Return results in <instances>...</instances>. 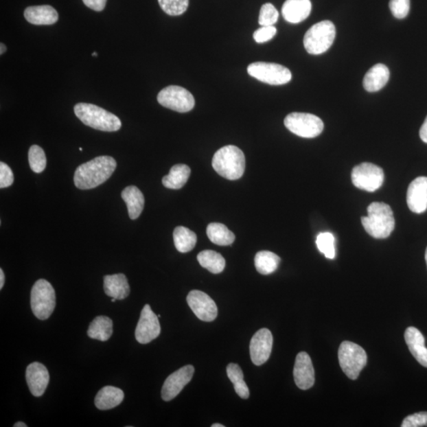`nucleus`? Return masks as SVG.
<instances>
[{
    "label": "nucleus",
    "mask_w": 427,
    "mask_h": 427,
    "mask_svg": "<svg viewBox=\"0 0 427 427\" xmlns=\"http://www.w3.org/2000/svg\"><path fill=\"white\" fill-rule=\"evenodd\" d=\"M198 262L203 268L209 270L213 274L222 273L226 267V260L220 253L213 250H205L197 256Z\"/></svg>",
    "instance_id": "nucleus-29"
},
{
    "label": "nucleus",
    "mask_w": 427,
    "mask_h": 427,
    "mask_svg": "<svg viewBox=\"0 0 427 427\" xmlns=\"http://www.w3.org/2000/svg\"><path fill=\"white\" fill-rule=\"evenodd\" d=\"M351 180L353 185L358 189L373 192L383 185L384 171L376 165L364 163L353 169Z\"/></svg>",
    "instance_id": "nucleus-11"
},
{
    "label": "nucleus",
    "mask_w": 427,
    "mask_h": 427,
    "mask_svg": "<svg viewBox=\"0 0 427 427\" xmlns=\"http://www.w3.org/2000/svg\"><path fill=\"white\" fill-rule=\"evenodd\" d=\"M194 372V367L192 365H187L170 374L166 378L163 389H161V398L165 401H170L174 399L191 382Z\"/></svg>",
    "instance_id": "nucleus-15"
},
{
    "label": "nucleus",
    "mask_w": 427,
    "mask_h": 427,
    "mask_svg": "<svg viewBox=\"0 0 427 427\" xmlns=\"http://www.w3.org/2000/svg\"><path fill=\"white\" fill-rule=\"evenodd\" d=\"M124 398V393L121 389L106 386L97 393L95 403L99 410L106 411L117 407L122 403Z\"/></svg>",
    "instance_id": "nucleus-25"
},
{
    "label": "nucleus",
    "mask_w": 427,
    "mask_h": 427,
    "mask_svg": "<svg viewBox=\"0 0 427 427\" xmlns=\"http://www.w3.org/2000/svg\"><path fill=\"white\" fill-rule=\"evenodd\" d=\"M29 163L34 173L40 174L46 168L47 159L44 150L38 145H33L29 150Z\"/></svg>",
    "instance_id": "nucleus-34"
},
{
    "label": "nucleus",
    "mask_w": 427,
    "mask_h": 427,
    "mask_svg": "<svg viewBox=\"0 0 427 427\" xmlns=\"http://www.w3.org/2000/svg\"><path fill=\"white\" fill-rule=\"evenodd\" d=\"M161 106L178 113H187L195 106L194 95L179 86H169L161 90L158 95Z\"/></svg>",
    "instance_id": "nucleus-10"
},
{
    "label": "nucleus",
    "mask_w": 427,
    "mask_h": 427,
    "mask_svg": "<svg viewBox=\"0 0 427 427\" xmlns=\"http://www.w3.org/2000/svg\"><path fill=\"white\" fill-rule=\"evenodd\" d=\"M336 27L331 21H322L307 31L304 36V46L312 55L325 54L330 49L336 38Z\"/></svg>",
    "instance_id": "nucleus-5"
},
{
    "label": "nucleus",
    "mask_w": 427,
    "mask_h": 427,
    "mask_svg": "<svg viewBox=\"0 0 427 427\" xmlns=\"http://www.w3.org/2000/svg\"><path fill=\"white\" fill-rule=\"evenodd\" d=\"M31 309L41 321L49 319L56 307V293L53 286L45 279L34 284L30 295Z\"/></svg>",
    "instance_id": "nucleus-6"
},
{
    "label": "nucleus",
    "mask_w": 427,
    "mask_h": 427,
    "mask_svg": "<svg viewBox=\"0 0 427 427\" xmlns=\"http://www.w3.org/2000/svg\"><path fill=\"white\" fill-rule=\"evenodd\" d=\"M191 174L189 166L178 164L171 168L170 174L164 176L163 184L170 189H180L187 183Z\"/></svg>",
    "instance_id": "nucleus-26"
},
{
    "label": "nucleus",
    "mask_w": 427,
    "mask_h": 427,
    "mask_svg": "<svg viewBox=\"0 0 427 427\" xmlns=\"http://www.w3.org/2000/svg\"><path fill=\"white\" fill-rule=\"evenodd\" d=\"M104 290L111 298L117 300L126 299L130 294V286L124 274L106 275L104 277Z\"/></svg>",
    "instance_id": "nucleus-22"
},
{
    "label": "nucleus",
    "mask_w": 427,
    "mask_h": 427,
    "mask_svg": "<svg viewBox=\"0 0 427 427\" xmlns=\"http://www.w3.org/2000/svg\"><path fill=\"white\" fill-rule=\"evenodd\" d=\"M249 75L269 85H284L292 79L290 71L274 62H256L249 65Z\"/></svg>",
    "instance_id": "nucleus-9"
},
{
    "label": "nucleus",
    "mask_w": 427,
    "mask_h": 427,
    "mask_svg": "<svg viewBox=\"0 0 427 427\" xmlns=\"http://www.w3.org/2000/svg\"><path fill=\"white\" fill-rule=\"evenodd\" d=\"M161 9L171 16H178L189 8V0H159Z\"/></svg>",
    "instance_id": "nucleus-35"
},
{
    "label": "nucleus",
    "mask_w": 427,
    "mask_h": 427,
    "mask_svg": "<svg viewBox=\"0 0 427 427\" xmlns=\"http://www.w3.org/2000/svg\"><path fill=\"white\" fill-rule=\"evenodd\" d=\"M116 168L115 159L111 156H99L77 168L75 185L82 190L95 189L111 178Z\"/></svg>",
    "instance_id": "nucleus-1"
},
{
    "label": "nucleus",
    "mask_w": 427,
    "mask_h": 427,
    "mask_svg": "<svg viewBox=\"0 0 427 427\" xmlns=\"http://www.w3.org/2000/svg\"><path fill=\"white\" fill-rule=\"evenodd\" d=\"M279 19L278 10L272 3H265L260 9L259 24L262 27H270L274 25Z\"/></svg>",
    "instance_id": "nucleus-36"
},
{
    "label": "nucleus",
    "mask_w": 427,
    "mask_h": 427,
    "mask_svg": "<svg viewBox=\"0 0 427 427\" xmlns=\"http://www.w3.org/2000/svg\"><path fill=\"white\" fill-rule=\"evenodd\" d=\"M187 303L200 320L211 322L216 319L217 305L211 297L203 291L196 290L190 291L187 296Z\"/></svg>",
    "instance_id": "nucleus-13"
},
{
    "label": "nucleus",
    "mask_w": 427,
    "mask_h": 427,
    "mask_svg": "<svg viewBox=\"0 0 427 427\" xmlns=\"http://www.w3.org/2000/svg\"><path fill=\"white\" fill-rule=\"evenodd\" d=\"M311 10L310 0H286L283 5L282 14L286 22L297 24L308 18Z\"/></svg>",
    "instance_id": "nucleus-19"
},
{
    "label": "nucleus",
    "mask_w": 427,
    "mask_h": 427,
    "mask_svg": "<svg viewBox=\"0 0 427 427\" xmlns=\"http://www.w3.org/2000/svg\"><path fill=\"white\" fill-rule=\"evenodd\" d=\"M273 336L268 329H262L255 333L250 341V357L254 365L262 366L266 362L272 353Z\"/></svg>",
    "instance_id": "nucleus-14"
},
{
    "label": "nucleus",
    "mask_w": 427,
    "mask_h": 427,
    "mask_svg": "<svg viewBox=\"0 0 427 427\" xmlns=\"http://www.w3.org/2000/svg\"><path fill=\"white\" fill-rule=\"evenodd\" d=\"M316 244L319 251L327 259L336 257V239L332 233H321L317 235Z\"/></svg>",
    "instance_id": "nucleus-33"
},
{
    "label": "nucleus",
    "mask_w": 427,
    "mask_h": 427,
    "mask_svg": "<svg viewBox=\"0 0 427 427\" xmlns=\"http://www.w3.org/2000/svg\"><path fill=\"white\" fill-rule=\"evenodd\" d=\"M92 56H97V54L96 53V51H95V53H93V54H92Z\"/></svg>",
    "instance_id": "nucleus-48"
},
{
    "label": "nucleus",
    "mask_w": 427,
    "mask_h": 427,
    "mask_svg": "<svg viewBox=\"0 0 427 427\" xmlns=\"http://www.w3.org/2000/svg\"><path fill=\"white\" fill-rule=\"evenodd\" d=\"M227 373L239 397L244 400L248 399L249 397V389L244 381V374L241 367L238 364L230 363L227 366Z\"/></svg>",
    "instance_id": "nucleus-32"
},
{
    "label": "nucleus",
    "mask_w": 427,
    "mask_h": 427,
    "mask_svg": "<svg viewBox=\"0 0 427 427\" xmlns=\"http://www.w3.org/2000/svg\"><path fill=\"white\" fill-rule=\"evenodd\" d=\"M425 259H426V265H427V248H426V250Z\"/></svg>",
    "instance_id": "nucleus-47"
},
{
    "label": "nucleus",
    "mask_w": 427,
    "mask_h": 427,
    "mask_svg": "<svg viewBox=\"0 0 427 427\" xmlns=\"http://www.w3.org/2000/svg\"><path fill=\"white\" fill-rule=\"evenodd\" d=\"M280 260V257L274 253L260 251L255 257V266L259 273L270 275L277 270Z\"/></svg>",
    "instance_id": "nucleus-31"
},
{
    "label": "nucleus",
    "mask_w": 427,
    "mask_h": 427,
    "mask_svg": "<svg viewBox=\"0 0 427 427\" xmlns=\"http://www.w3.org/2000/svg\"><path fill=\"white\" fill-rule=\"evenodd\" d=\"M426 426V411H421V413L407 416V417L404 419L402 424H401L402 427H421Z\"/></svg>",
    "instance_id": "nucleus-38"
},
{
    "label": "nucleus",
    "mask_w": 427,
    "mask_h": 427,
    "mask_svg": "<svg viewBox=\"0 0 427 427\" xmlns=\"http://www.w3.org/2000/svg\"><path fill=\"white\" fill-rule=\"evenodd\" d=\"M276 33H277V30H276L274 25H270V27H262L255 31L253 34V38L256 41V43L262 44L272 40Z\"/></svg>",
    "instance_id": "nucleus-39"
},
{
    "label": "nucleus",
    "mask_w": 427,
    "mask_h": 427,
    "mask_svg": "<svg viewBox=\"0 0 427 427\" xmlns=\"http://www.w3.org/2000/svg\"><path fill=\"white\" fill-rule=\"evenodd\" d=\"M74 111L83 124L99 131L117 132L122 128L121 119L116 115L93 104H77Z\"/></svg>",
    "instance_id": "nucleus-4"
},
{
    "label": "nucleus",
    "mask_w": 427,
    "mask_h": 427,
    "mask_svg": "<svg viewBox=\"0 0 427 427\" xmlns=\"http://www.w3.org/2000/svg\"><path fill=\"white\" fill-rule=\"evenodd\" d=\"M211 427H225V426L220 424H212Z\"/></svg>",
    "instance_id": "nucleus-46"
},
{
    "label": "nucleus",
    "mask_w": 427,
    "mask_h": 427,
    "mask_svg": "<svg viewBox=\"0 0 427 427\" xmlns=\"http://www.w3.org/2000/svg\"><path fill=\"white\" fill-rule=\"evenodd\" d=\"M116 300H117L116 299H113H113H112V301H113V303H115Z\"/></svg>",
    "instance_id": "nucleus-49"
},
{
    "label": "nucleus",
    "mask_w": 427,
    "mask_h": 427,
    "mask_svg": "<svg viewBox=\"0 0 427 427\" xmlns=\"http://www.w3.org/2000/svg\"><path fill=\"white\" fill-rule=\"evenodd\" d=\"M87 8L95 12H102L106 8L107 0H82Z\"/></svg>",
    "instance_id": "nucleus-41"
},
{
    "label": "nucleus",
    "mask_w": 427,
    "mask_h": 427,
    "mask_svg": "<svg viewBox=\"0 0 427 427\" xmlns=\"http://www.w3.org/2000/svg\"><path fill=\"white\" fill-rule=\"evenodd\" d=\"M24 16L30 23L38 25H53L59 19L56 9L49 5L29 7L25 10Z\"/></svg>",
    "instance_id": "nucleus-21"
},
{
    "label": "nucleus",
    "mask_w": 427,
    "mask_h": 427,
    "mask_svg": "<svg viewBox=\"0 0 427 427\" xmlns=\"http://www.w3.org/2000/svg\"><path fill=\"white\" fill-rule=\"evenodd\" d=\"M87 335L93 340L106 342L113 335V321L106 316H97L90 325Z\"/></svg>",
    "instance_id": "nucleus-27"
},
{
    "label": "nucleus",
    "mask_w": 427,
    "mask_h": 427,
    "mask_svg": "<svg viewBox=\"0 0 427 427\" xmlns=\"http://www.w3.org/2000/svg\"><path fill=\"white\" fill-rule=\"evenodd\" d=\"M14 427H27V425L23 423V422H18V423L14 425Z\"/></svg>",
    "instance_id": "nucleus-45"
},
{
    "label": "nucleus",
    "mask_w": 427,
    "mask_h": 427,
    "mask_svg": "<svg viewBox=\"0 0 427 427\" xmlns=\"http://www.w3.org/2000/svg\"><path fill=\"white\" fill-rule=\"evenodd\" d=\"M80 152H82V148H80Z\"/></svg>",
    "instance_id": "nucleus-50"
},
{
    "label": "nucleus",
    "mask_w": 427,
    "mask_h": 427,
    "mask_svg": "<svg viewBox=\"0 0 427 427\" xmlns=\"http://www.w3.org/2000/svg\"><path fill=\"white\" fill-rule=\"evenodd\" d=\"M14 174L12 169L9 166L3 163H0V187L4 189L13 184Z\"/></svg>",
    "instance_id": "nucleus-40"
},
{
    "label": "nucleus",
    "mask_w": 427,
    "mask_h": 427,
    "mask_svg": "<svg viewBox=\"0 0 427 427\" xmlns=\"http://www.w3.org/2000/svg\"><path fill=\"white\" fill-rule=\"evenodd\" d=\"M122 197L127 205L130 218L137 220L141 215L145 204L142 192L137 187L128 186L123 190Z\"/></svg>",
    "instance_id": "nucleus-24"
},
{
    "label": "nucleus",
    "mask_w": 427,
    "mask_h": 427,
    "mask_svg": "<svg viewBox=\"0 0 427 427\" xmlns=\"http://www.w3.org/2000/svg\"><path fill=\"white\" fill-rule=\"evenodd\" d=\"M420 138L423 141L427 143V117L425 119L424 123L422 125L419 131Z\"/></svg>",
    "instance_id": "nucleus-42"
},
{
    "label": "nucleus",
    "mask_w": 427,
    "mask_h": 427,
    "mask_svg": "<svg viewBox=\"0 0 427 427\" xmlns=\"http://www.w3.org/2000/svg\"><path fill=\"white\" fill-rule=\"evenodd\" d=\"M207 237L211 242L220 246H230L235 241V235L222 223L213 222L207 228Z\"/></svg>",
    "instance_id": "nucleus-28"
},
{
    "label": "nucleus",
    "mask_w": 427,
    "mask_h": 427,
    "mask_svg": "<svg viewBox=\"0 0 427 427\" xmlns=\"http://www.w3.org/2000/svg\"><path fill=\"white\" fill-rule=\"evenodd\" d=\"M338 357L342 371L351 380H356L367 364L365 350L350 341L341 343L338 348Z\"/></svg>",
    "instance_id": "nucleus-7"
},
{
    "label": "nucleus",
    "mask_w": 427,
    "mask_h": 427,
    "mask_svg": "<svg viewBox=\"0 0 427 427\" xmlns=\"http://www.w3.org/2000/svg\"><path fill=\"white\" fill-rule=\"evenodd\" d=\"M212 166L218 174L227 180L240 179L246 169V158L241 149L228 145L217 150L212 159Z\"/></svg>",
    "instance_id": "nucleus-3"
},
{
    "label": "nucleus",
    "mask_w": 427,
    "mask_h": 427,
    "mask_svg": "<svg viewBox=\"0 0 427 427\" xmlns=\"http://www.w3.org/2000/svg\"><path fill=\"white\" fill-rule=\"evenodd\" d=\"M404 338L411 355L422 366L427 368V348L424 335L416 327H409L405 331Z\"/></svg>",
    "instance_id": "nucleus-20"
},
{
    "label": "nucleus",
    "mask_w": 427,
    "mask_h": 427,
    "mask_svg": "<svg viewBox=\"0 0 427 427\" xmlns=\"http://www.w3.org/2000/svg\"><path fill=\"white\" fill-rule=\"evenodd\" d=\"M5 283V275L3 269H0V289H3Z\"/></svg>",
    "instance_id": "nucleus-43"
},
{
    "label": "nucleus",
    "mask_w": 427,
    "mask_h": 427,
    "mask_svg": "<svg viewBox=\"0 0 427 427\" xmlns=\"http://www.w3.org/2000/svg\"><path fill=\"white\" fill-rule=\"evenodd\" d=\"M368 216L362 218L365 231L377 239L387 238L394 230L395 218L389 205L384 203L373 202L367 208Z\"/></svg>",
    "instance_id": "nucleus-2"
},
{
    "label": "nucleus",
    "mask_w": 427,
    "mask_h": 427,
    "mask_svg": "<svg viewBox=\"0 0 427 427\" xmlns=\"http://www.w3.org/2000/svg\"><path fill=\"white\" fill-rule=\"evenodd\" d=\"M7 50V47L3 43L0 44V54L3 55Z\"/></svg>",
    "instance_id": "nucleus-44"
},
{
    "label": "nucleus",
    "mask_w": 427,
    "mask_h": 427,
    "mask_svg": "<svg viewBox=\"0 0 427 427\" xmlns=\"http://www.w3.org/2000/svg\"><path fill=\"white\" fill-rule=\"evenodd\" d=\"M175 247L181 253L192 251L197 242L196 234L185 227H178L174 231Z\"/></svg>",
    "instance_id": "nucleus-30"
},
{
    "label": "nucleus",
    "mask_w": 427,
    "mask_h": 427,
    "mask_svg": "<svg viewBox=\"0 0 427 427\" xmlns=\"http://www.w3.org/2000/svg\"><path fill=\"white\" fill-rule=\"evenodd\" d=\"M284 124L290 132L303 138H315L324 130V123L314 114L292 113L286 116Z\"/></svg>",
    "instance_id": "nucleus-8"
},
{
    "label": "nucleus",
    "mask_w": 427,
    "mask_h": 427,
    "mask_svg": "<svg viewBox=\"0 0 427 427\" xmlns=\"http://www.w3.org/2000/svg\"><path fill=\"white\" fill-rule=\"evenodd\" d=\"M25 378L31 393L36 397H41L49 383L48 369L40 362L31 363L27 369Z\"/></svg>",
    "instance_id": "nucleus-17"
},
{
    "label": "nucleus",
    "mask_w": 427,
    "mask_h": 427,
    "mask_svg": "<svg viewBox=\"0 0 427 427\" xmlns=\"http://www.w3.org/2000/svg\"><path fill=\"white\" fill-rule=\"evenodd\" d=\"M389 8L395 18L403 19L409 13L410 0H390Z\"/></svg>",
    "instance_id": "nucleus-37"
},
{
    "label": "nucleus",
    "mask_w": 427,
    "mask_h": 427,
    "mask_svg": "<svg viewBox=\"0 0 427 427\" xmlns=\"http://www.w3.org/2000/svg\"><path fill=\"white\" fill-rule=\"evenodd\" d=\"M409 209L416 214L424 213L427 209V178L419 176L410 184L407 194Z\"/></svg>",
    "instance_id": "nucleus-18"
},
{
    "label": "nucleus",
    "mask_w": 427,
    "mask_h": 427,
    "mask_svg": "<svg viewBox=\"0 0 427 427\" xmlns=\"http://www.w3.org/2000/svg\"><path fill=\"white\" fill-rule=\"evenodd\" d=\"M390 72L388 67L382 64L374 65L369 69L363 79V86L368 92H377L387 84Z\"/></svg>",
    "instance_id": "nucleus-23"
},
{
    "label": "nucleus",
    "mask_w": 427,
    "mask_h": 427,
    "mask_svg": "<svg viewBox=\"0 0 427 427\" xmlns=\"http://www.w3.org/2000/svg\"><path fill=\"white\" fill-rule=\"evenodd\" d=\"M295 382L300 389H310L315 383V371L311 358L306 352H300L296 357L294 367Z\"/></svg>",
    "instance_id": "nucleus-16"
},
{
    "label": "nucleus",
    "mask_w": 427,
    "mask_h": 427,
    "mask_svg": "<svg viewBox=\"0 0 427 427\" xmlns=\"http://www.w3.org/2000/svg\"><path fill=\"white\" fill-rule=\"evenodd\" d=\"M160 333L161 326L159 316L155 315L149 305H146L141 311L137 329H135V338L141 345H147L158 338Z\"/></svg>",
    "instance_id": "nucleus-12"
}]
</instances>
